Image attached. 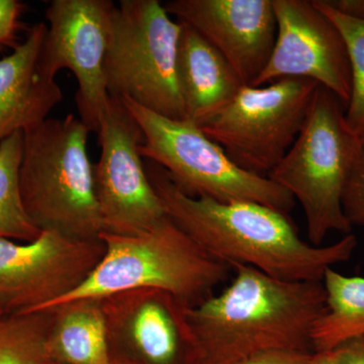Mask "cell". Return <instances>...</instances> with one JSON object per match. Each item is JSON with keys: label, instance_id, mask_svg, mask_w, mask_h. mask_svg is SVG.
<instances>
[{"label": "cell", "instance_id": "1", "mask_svg": "<svg viewBox=\"0 0 364 364\" xmlns=\"http://www.w3.org/2000/svg\"><path fill=\"white\" fill-rule=\"evenodd\" d=\"M147 160V159H146ZM146 171L171 221L214 259L256 268L287 282H323L358 247L353 234L328 246L299 236L287 215L254 202H218L182 191L162 167L147 160Z\"/></svg>", "mask_w": 364, "mask_h": 364}, {"label": "cell", "instance_id": "2", "mask_svg": "<svg viewBox=\"0 0 364 364\" xmlns=\"http://www.w3.org/2000/svg\"><path fill=\"white\" fill-rule=\"evenodd\" d=\"M221 293L188 309L200 364H243L269 350L314 351V326L326 310L323 282H287L236 265Z\"/></svg>", "mask_w": 364, "mask_h": 364}, {"label": "cell", "instance_id": "3", "mask_svg": "<svg viewBox=\"0 0 364 364\" xmlns=\"http://www.w3.org/2000/svg\"><path fill=\"white\" fill-rule=\"evenodd\" d=\"M87 127L69 114L23 132L20 191L40 231L79 241L100 240L104 224L87 152Z\"/></svg>", "mask_w": 364, "mask_h": 364}, {"label": "cell", "instance_id": "4", "mask_svg": "<svg viewBox=\"0 0 364 364\" xmlns=\"http://www.w3.org/2000/svg\"><path fill=\"white\" fill-rule=\"evenodd\" d=\"M363 150L347 124L345 105L318 86L298 138L267 176L301 203L312 245L322 246L331 232L351 234L342 200Z\"/></svg>", "mask_w": 364, "mask_h": 364}, {"label": "cell", "instance_id": "5", "mask_svg": "<svg viewBox=\"0 0 364 364\" xmlns=\"http://www.w3.org/2000/svg\"><path fill=\"white\" fill-rule=\"evenodd\" d=\"M100 240L105 246L102 259L80 287L55 306L129 289H160L195 308L214 296L232 270L210 257L169 217L146 233H102Z\"/></svg>", "mask_w": 364, "mask_h": 364}, {"label": "cell", "instance_id": "6", "mask_svg": "<svg viewBox=\"0 0 364 364\" xmlns=\"http://www.w3.org/2000/svg\"><path fill=\"white\" fill-rule=\"evenodd\" d=\"M142 130L140 154L159 165L184 193L218 202H254L289 215L296 200L267 176L232 161L221 146L188 119H171L121 98Z\"/></svg>", "mask_w": 364, "mask_h": 364}, {"label": "cell", "instance_id": "7", "mask_svg": "<svg viewBox=\"0 0 364 364\" xmlns=\"http://www.w3.org/2000/svg\"><path fill=\"white\" fill-rule=\"evenodd\" d=\"M181 31L158 0H122L112 13L105 58L109 97L186 119L177 73Z\"/></svg>", "mask_w": 364, "mask_h": 364}, {"label": "cell", "instance_id": "8", "mask_svg": "<svg viewBox=\"0 0 364 364\" xmlns=\"http://www.w3.org/2000/svg\"><path fill=\"white\" fill-rule=\"evenodd\" d=\"M318 86L306 78L242 86L200 128L241 168L267 176L298 138Z\"/></svg>", "mask_w": 364, "mask_h": 364}, {"label": "cell", "instance_id": "9", "mask_svg": "<svg viewBox=\"0 0 364 364\" xmlns=\"http://www.w3.org/2000/svg\"><path fill=\"white\" fill-rule=\"evenodd\" d=\"M100 157L93 165L104 233L136 236L168 218L140 154L144 136L121 98L109 97L97 132Z\"/></svg>", "mask_w": 364, "mask_h": 364}, {"label": "cell", "instance_id": "10", "mask_svg": "<svg viewBox=\"0 0 364 364\" xmlns=\"http://www.w3.org/2000/svg\"><path fill=\"white\" fill-rule=\"evenodd\" d=\"M105 252L102 240L51 231L26 243L0 238V308L6 316L52 308L90 277Z\"/></svg>", "mask_w": 364, "mask_h": 364}, {"label": "cell", "instance_id": "11", "mask_svg": "<svg viewBox=\"0 0 364 364\" xmlns=\"http://www.w3.org/2000/svg\"><path fill=\"white\" fill-rule=\"evenodd\" d=\"M112 364H200L188 306L169 291L135 289L102 299Z\"/></svg>", "mask_w": 364, "mask_h": 364}, {"label": "cell", "instance_id": "12", "mask_svg": "<svg viewBox=\"0 0 364 364\" xmlns=\"http://www.w3.org/2000/svg\"><path fill=\"white\" fill-rule=\"evenodd\" d=\"M114 7L109 0H53L45 11L43 67L54 78L63 69L73 73L79 119L95 133L109 100L105 66Z\"/></svg>", "mask_w": 364, "mask_h": 364}, {"label": "cell", "instance_id": "13", "mask_svg": "<svg viewBox=\"0 0 364 364\" xmlns=\"http://www.w3.org/2000/svg\"><path fill=\"white\" fill-rule=\"evenodd\" d=\"M277 39L267 67L251 86L306 78L331 91L346 107L350 97L348 50L339 28L313 0H273Z\"/></svg>", "mask_w": 364, "mask_h": 364}, {"label": "cell", "instance_id": "14", "mask_svg": "<svg viewBox=\"0 0 364 364\" xmlns=\"http://www.w3.org/2000/svg\"><path fill=\"white\" fill-rule=\"evenodd\" d=\"M163 6L214 46L243 85L264 70L277 39L273 0H172Z\"/></svg>", "mask_w": 364, "mask_h": 364}, {"label": "cell", "instance_id": "15", "mask_svg": "<svg viewBox=\"0 0 364 364\" xmlns=\"http://www.w3.org/2000/svg\"><path fill=\"white\" fill-rule=\"evenodd\" d=\"M47 31L44 21L36 23L25 40L0 59V143L44 122L63 98L42 64Z\"/></svg>", "mask_w": 364, "mask_h": 364}, {"label": "cell", "instance_id": "16", "mask_svg": "<svg viewBox=\"0 0 364 364\" xmlns=\"http://www.w3.org/2000/svg\"><path fill=\"white\" fill-rule=\"evenodd\" d=\"M181 23L177 62L179 90L186 119L203 127L221 112L244 85L214 46L195 28Z\"/></svg>", "mask_w": 364, "mask_h": 364}, {"label": "cell", "instance_id": "17", "mask_svg": "<svg viewBox=\"0 0 364 364\" xmlns=\"http://www.w3.org/2000/svg\"><path fill=\"white\" fill-rule=\"evenodd\" d=\"M47 348L55 364H112L102 299H71L52 306Z\"/></svg>", "mask_w": 364, "mask_h": 364}, {"label": "cell", "instance_id": "18", "mask_svg": "<svg viewBox=\"0 0 364 364\" xmlns=\"http://www.w3.org/2000/svg\"><path fill=\"white\" fill-rule=\"evenodd\" d=\"M326 310L312 331L313 350L330 351L364 336V277H347L333 268L323 279Z\"/></svg>", "mask_w": 364, "mask_h": 364}, {"label": "cell", "instance_id": "19", "mask_svg": "<svg viewBox=\"0 0 364 364\" xmlns=\"http://www.w3.org/2000/svg\"><path fill=\"white\" fill-rule=\"evenodd\" d=\"M21 132L0 143V238L32 242L40 231L26 214L20 191V167L23 155Z\"/></svg>", "mask_w": 364, "mask_h": 364}, {"label": "cell", "instance_id": "20", "mask_svg": "<svg viewBox=\"0 0 364 364\" xmlns=\"http://www.w3.org/2000/svg\"><path fill=\"white\" fill-rule=\"evenodd\" d=\"M52 309L0 318V364H55L47 348Z\"/></svg>", "mask_w": 364, "mask_h": 364}, {"label": "cell", "instance_id": "21", "mask_svg": "<svg viewBox=\"0 0 364 364\" xmlns=\"http://www.w3.org/2000/svg\"><path fill=\"white\" fill-rule=\"evenodd\" d=\"M339 28L348 50L351 70L350 97L345 107V119L364 146V20L337 11L327 0H313Z\"/></svg>", "mask_w": 364, "mask_h": 364}, {"label": "cell", "instance_id": "22", "mask_svg": "<svg viewBox=\"0 0 364 364\" xmlns=\"http://www.w3.org/2000/svg\"><path fill=\"white\" fill-rule=\"evenodd\" d=\"M342 205L352 228L364 227V150L347 181Z\"/></svg>", "mask_w": 364, "mask_h": 364}, {"label": "cell", "instance_id": "23", "mask_svg": "<svg viewBox=\"0 0 364 364\" xmlns=\"http://www.w3.org/2000/svg\"><path fill=\"white\" fill-rule=\"evenodd\" d=\"M23 7L18 0H0V51L18 44Z\"/></svg>", "mask_w": 364, "mask_h": 364}, {"label": "cell", "instance_id": "24", "mask_svg": "<svg viewBox=\"0 0 364 364\" xmlns=\"http://www.w3.org/2000/svg\"><path fill=\"white\" fill-rule=\"evenodd\" d=\"M314 351L269 350L260 352L243 364H311Z\"/></svg>", "mask_w": 364, "mask_h": 364}, {"label": "cell", "instance_id": "25", "mask_svg": "<svg viewBox=\"0 0 364 364\" xmlns=\"http://www.w3.org/2000/svg\"><path fill=\"white\" fill-rule=\"evenodd\" d=\"M333 350L339 364H364V336L349 340Z\"/></svg>", "mask_w": 364, "mask_h": 364}, {"label": "cell", "instance_id": "26", "mask_svg": "<svg viewBox=\"0 0 364 364\" xmlns=\"http://www.w3.org/2000/svg\"><path fill=\"white\" fill-rule=\"evenodd\" d=\"M337 11L364 20V0H327Z\"/></svg>", "mask_w": 364, "mask_h": 364}, {"label": "cell", "instance_id": "27", "mask_svg": "<svg viewBox=\"0 0 364 364\" xmlns=\"http://www.w3.org/2000/svg\"><path fill=\"white\" fill-rule=\"evenodd\" d=\"M311 364H339V361L334 350L314 351Z\"/></svg>", "mask_w": 364, "mask_h": 364}, {"label": "cell", "instance_id": "28", "mask_svg": "<svg viewBox=\"0 0 364 364\" xmlns=\"http://www.w3.org/2000/svg\"><path fill=\"white\" fill-rule=\"evenodd\" d=\"M4 311H2V309L0 308V318H2V317H4Z\"/></svg>", "mask_w": 364, "mask_h": 364}]
</instances>
